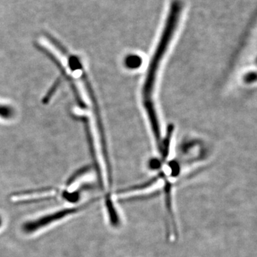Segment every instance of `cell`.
Returning <instances> with one entry per match:
<instances>
[{
	"mask_svg": "<svg viewBox=\"0 0 257 257\" xmlns=\"http://www.w3.org/2000/svg\"><path fill=\"white\" fill-rule=\"evenodd\" d=\"M182 10H183V4L181 0H172L171 2L168 14L166 19L165 26L162 30L160 41L158 42L153 57L150 61V66L147 71L143 87V103L151 124L156 123L158 121L152 97H153L154 89L156 83L159 67L165 57L167 49L170 46L172 38L175 36L176 30L180 21Z\"/></svg>",
	"mask_w": 257,
	"mask_h": 257,
	"instance_id": "cell-1",
	"label": "cell"
},
{
	"mask_svg": "<svg viewBox=\"0 0 257 257\" xmlns=\"http://www.w3.org/2000/svg\"><path fill=\"white\" fill-rule=\"evenodd\" d=\"M142 62H143V60H142L141 57L138 55L128 56L125 61L126 67L133 69L139 68L142 65Z\"/></svg>",
	"mask_w": 257,
	"mask_h": 257,
	"instance_id": "cell-2",
	"label": "cell"
},
{
	"mask_svg": "<svg viewBox=\"0 0 257 257\" xmlns=\"http://www.w3.org/2000/svg\"><path fill=\"white\" fill-rule=\"evenodd\" d=\"M5 109V107H1V106H0V115H1V116H5L7 117L8 115H10L9 113H8V109Z\"/></svg>",
	"mask_w": 257,
	"mask_h": 257,
	"instance_id": "cell-3",
	"label": "cell"
},
{
	"mask_svg": "<svg viewBox=\"0 0 257 257\" xmlns=\"http://www.w3.org/2000/svg\"><path fill=\"white\" fill-rule=\"evenodd\" d=\"M2 225V219L1 218H0V226Z\"/></svg>",
	"mask_w": 257,
	"mask_h": 257,
	"instance_id": "cell-4",
	"label": "cell"
}]
</instances>
